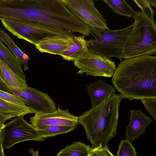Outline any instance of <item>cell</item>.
I'll list each match as a JSON object with an SVG mask.
<instances>
[{"instance_id":"cell-27","label":"cell","mask_w":156,"mask_h":156,"mask_svg":"<svg viewBox=\"0 0 156 156\" xmlns=\"http://www.w3.org/2000/svg\"><path fill=\"white\" fill-rule=\"evenodd\" d=\"M98 147L100 156H115L111 152L107 146L103 147L100 146Z\"/></svg>"},{"instance_id":"cell-24","label":"cell","mask_w":156,"mask_h":156,"mask_svg":"<svg viewBox=\"0 0 156 156\" xmlns=\"http://www.w3.org/2000/svg\"><path fill=\"white\" fill-rule=\"evenodd\" d=\"M0 98L12 103L26 105L24 102L16 95L1 90H0Z\"/></svg>"},{"instance_id":"cell-3","label":"cell","mask_w":156,"mask_h":156,"mask_svg":"<svg viewBox=\"0 0 156 156\" xmlns=\"http://www.w3.org/2000/svg\"><path fill=\"white\" fill-rule=\"evenodd\" d=\"M123 98L121 94H115L78 117V122L84 128L92 148L107 146L115 136L119 108Z\"/></svg>"},{"instance_id":"cell-8","label":"cell","mask_w":156,"mask_h":156,"mask_svg":"<svg viewBox=\"0 0 156 156\" xmlns=\"http://www.w3.org/2000/svg\"><path fill=\"white\" fill-rule=\"evenodd\" d=\"M0 90L17 96L35 114L51 112L57 109L54 101L47 93L35 88L11 86L0 80Z\"/></svg>"},{"instance_id":"cell-13","label":"cell","mask_w":156,"mask_h":156,"mask_svg":"<svg viewBox=\"0 0 156 156\" xmlns=\"http://www.w3.org/2000/svg\"><path fill=\"white\" fill-rule=\"evenodd\" d=\"M73 36L49 35L39 41L34 45L41 53L61 56L68 48L69 41Z\"/></svg>"},{"instance_id":"cell-22","label":"cell","mask_w":156,"mask_h":156,"mask_svg":"<svg viewBox=\"0 0 156 156\" xmlns=\"http://www.w3.org/2000/svg\"><path fill=\"white\" fill-rule=\"evenodd\" d=\"M77 126H52L40 128L38 130L42 136L45 139L59 134L67 133L75 129Z\"/></svg>"},{"instance_id":"cell-7","label":"cell","mask_w":156,"mask_h":156,"mask_svg":"<svg viewBox=\"0 0 156 156\" xmlns=\"http://www.w3.org/2000/svg\"><path fill=\"white\" fill-rule=\"evenodd\" d=\"M44 139L38 129L27 122L23 117H15L0 129V144L4 150L10 149L23 141H43Z\"/></svg>"},{"instance_id":"cell-2","label":"cell","mask_w":156,"mask_h":156,"mask_svg":"<svg viewBox=\"0 0 156 156\" xmlns=\"http://www.w3.org/2000/svg\"><path fill=\"white\" fill-rule=\"evenodd\" d=\"M112 81L124 98L156 99V56L143 55L121 60Z\"/></svg>"},{"instance_id":"cell-18","label":"cell","mask_w":156,"mask_h":156,"mask_svg":"<svg viewBox=\"0 0 156 156\" xmlns=\"http://www.w3.org/2000/svg\"><path fill=\"white\" fill-rule=\"evenodd\" d=\"M0 39L8 47L21 64L23 65L24 70L28 69V62L30 59L16 45L10 36L2 28L0 29Z\"/></svg>"},{"instance_id":"cell-19","label":"cell","mask_w":156,"mask_h":156,"mask_svg":"<svg viewBox=\"0 0 156 156\" xmlns=\"http://www.w3.org/2000/svg\"><path fill=\"white\" fill-rule=\"evenodd\" d=\"M0 113L10 114L16 117L34 113L27 105L12 103L0 98Z\"/></svg>"},{"instance_id":"cell-12","label":"cell","mask_w":156,"mask_h":156,"mask_svg":"<svg viewBox=\"0 0 156 156\" xmlns=\"http://www.w3.org/2000/svg\"><path fill=\"white\" fill-rule=\"evenodd\" d=\"M152 121L140 110H131L129 122L125 130L126 139L132 142L138 139L145 133Z\"/></svg>"},{"instance_id":"cell-17","label":"cell","mask_w":156,"mask_h":156,"mask_svg":"<svg viewBox=\"0 0 156 156\" xmlns=\"http://www.w3.org/2000/svg\"><path fill=\"white\" fill-rule=\"evenodd\" d=\"M0 80L6 84L12 87H28L26 81L12 70L0 58Z\"/></svg>"},{"instance_id":"cell-4","label":"cell","mask_w":156,"mask_h":156,"mask_svg":"<svg viewBox=\"0 0 156 156\" xmlns=\"http://www.w3.org/2000/svg\"><path fill=\"white\" fill-rule=\"evenodd\" d=\"M125 46L122 58L156 54V23L154 19L138 11Z\"/></svg>"},{"instance_id":"cell-23","label":"cell","mask_w":156,"mask_h":156,"mask_svg":"<svg viewBox=\"0 0 156 156\" xmlns=\"http://www.w3.org/2000/svg\"><path fill=\"white\" fill-rule=\"evenodd\" d=\"M116 156H137V155L131 142L125 139L120 142Z\"/></svg>"},{"instance_id":"cell-26","label":"cell","mask_w":156,"mask_h":156,"mask_svg":"<svg viewBox=\"0 0 156 156\" xmlns=\"http://www.w3.org/2000/svg\"><path fill=\"white\" fill-rule=\"evenodd\" d=\"M141 101L146 110L156 122V99H143Z\"/></svg>"},{"instance_id":"cell-15","label":"cell","mask_w":156,"mask_h":156,"mask_svg":"<svg viewBox=\"0 0 156 156\" xmlns=\"http://www.w3.org/2000/svg\"><path fill=\"white\" fill-rule=\"evenodd\" d=\"M84 36L74 35L70 39L67 50L61 56L64 59L74 61L80 58L89 50Z\"/></svg>"},{"instance_id":"cell-9","label":"cell","mask_w":156,"mask_h":156,"mask_svg":"<svg viewBox=\"0 0 156 156\" xmlns=\"http://www.w3.org/2000/svg\"><path fill=\"white\" fill-rule=\"evenodd\" d=\"M68 10L90 28L102 32L109 30L106 20L96 8L93 0H62Z\"/></svg>"},{"instance_id":"cell-5","label":"cell","mask_w":156,"mask_h":156,"mask_svg":"<svg viewBox=\"0 0 156 156\" xmlns=\"http://www.w3.org/2000/svg\"><path fill=\"white\" fill-rule=\"evenodd\" d=\"M134 25V23L125 28L110 29L101 33L99 30L90 28V34L95 39L87 41L88 49L108 59L112 57L122 60L125 45Z\"/></svg>"},{"instance_id":"cell-1","label":"cell","mask_w":156,"mask_h":156,"mask_svg":"<svg viewBox=\"0 0 156 156\" xmlns=\"http://www.w3.org/2000/svg\"><path fill=\"white\" fill-rule=\"evenodd\" d=\"M35 21L73 34L89 35L90 27L67 8L62 0H0V17Z\"/></svg>"},{"instance_id":"cell-14","label":"cell","mask_w":156,"mask_h":156,"mask_svg":"<svg viewBox=\"0 0 156 156\" xmlns=\"http://www.w3.org/2000/svg\"><path fill=\"white\" fill-rule=\"evenodd\" d=\"M92 107L96 106L115 93V88L100 80L87 86Z\"/></svg>"},{"instance_id":"cell-21","label":"cell","mask_w":156,"mask_h":156,"mask_svg":"<svg viewBox=\"0 0 156 156\" xmlns=\"http://www.w3.org/2000/svg\"><path fill=\"white\" fill-rule=\"evenodd\" d=\"M114 12L119 15L134 18L137 14L127 3L123 0H104Z\"/></svg>"},{"instance_id":"cell-31","label":"cell","mask_w":156,"mask_h":156,"mask_svg":"<svg viewBox=\"0 0 156 156\" xmlns=\"http://www.w3.org/2000/svg\"><path fill=\"white\" fill-rule=\"evenodd\" d=\"M150 5L156 8V0H147Z\"/></svg>"},{"instance_id":"cell-30","label":"cell","mask_w":156,"mask_h":156,"mask_svg":"<svg viewBox=\"0 0 156 156\" xmlns=\"http://www.w3.org/2000/svg\"><path fill=\"white\" fill-rule=\"evenodd\" d=\"M29 151L32 154V156H39V152L38 150L34 151L33 148H30L29 149Z\"/></svg>"},{"instance_id":"cell-6","label":"cell","mask_w":156,"mask_h":156,"mask_svg":"<svg viewBox=\"0 0 156 156\" xmlns=\"http://www.w3.org/2000/svg\"><path fill=\"white\" fill-rule=\"evenodd\" d=\"M0 19L5 28L13 35L34 45L49 35L72 36L75 35L35 21L11 16L0 17Z\"/></svg>"},{"instance_id":"cell-29","label":"cell","mask_w":156,"mask_h":156,"mask_svg":"<svg viewBox=\"0 0 156 156\" xmlns=\"http://www.w3.org/2000/svg\"><path fill=\"white\" fill-rule=\"evenodd\" d=\"M89 156H100L99 152L98 147L93 148Z\"/></svg>"},{"instance_id":"cell-10","label":"cell","mask_w":156,"mask_h":156,"mask_svg":"<svg viewBox=\"0 0 156 156\" xmlns=\"http://www.w3.org/2000/svg\"><path fill=\"white\" fill-rule=\"evenodd\" d=\"M79 69L77 73L94 76L112 77L116 69L115 62L88 50L83 56L73 61Z\"/></svg>"},{"instance_id":"cell-11","label":"cell","mask_w":156,"mask_h":156,"mask_svg":"<svg viewBox=\"0 0 156 156\" xmlns=\"http://www.w3.org/2000/svg\"><path fill=\"white\" fill-rule=\"evenodd\" d=\"M78 117L70 113L68 109L58 108L54 112L36 113L30 118V122L37 129L46 126H77Z\"/></svg>"},{"instance_id":"cell-16","label":"cell","mask_w":156,"mask_h":156,"mask_svg":"<svg viewBox=\"0 0 156 156\" xmlns=\"http://www.w3.org/2000/svg\"><path fill=\"white\" fill-rule=\"evenodd\" d=\"M0 58L16 74L24 80L26 76L23 70L21 64L9 48L0 41Z\"/></svg>"},{"instance_id":"cell-28","label":"cell","mask_w":156,"mask_h":156,"mask_svg":"<svg viewBox=\"0 0 156 156\" xmlns=\"http://www.w3.org/2000/svg\"><path fill=\"white\" fill-rule=\"evenodd\" d=\"M13 117V116L10 114L0 113V129L4 126L6 120Z\"/></svg>"},{"instance_id":"cell-25","label":"cell","mask_w":156,"mask_h":156,"mask_svg":"<svg viewBox=\"0 0 156 156\" xmlns=\"http://www.w3.org/2000/svg\"><path fill=\"white\" fill-rule=\"evenodd\" d=\"M137 5L149 17L154 19L155 12L147 0H134Z\"/></svg>"},{"instance_id":"cell-20","label":"cell","mask_w":156,"mask_h":156,"mask_svg":"<svg viewBox=\"0 0 156 156\" xmlns=\"http://www.w3.org/2000/svg\"><path fill=\"white\" fill-rule=\"evenodd\" d=\"M93 148L80 141H76L60 150L56 156H89Z\"/></svg>"},{"instance_id":"cell-32","label":"cell","mask_w":156,"mask_h":156,"mask_svg":"<svg viewBox=\"0 0 156 156\" xmlns=\"http://www.w3.org/2000/svg\"><path fill=\"white\" fill-rule=\"evenodd\" d=\"M4 150L2 146L0 144V156H5L4 153Z\"/></svg>"}]
</instances>
